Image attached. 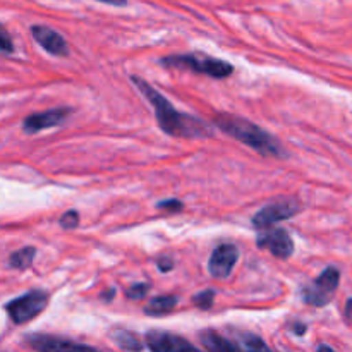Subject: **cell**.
Returning a JSON list of instances; mask_svg holds the SVG:
<instances>
[{
  "instance_id": "6da1fadb",
  "label": "cell",
  "mask_w": 352,
  "mask_h": 352,
  "mask_svg": "<svg viewBox=\"0 0 352 352\" xmlns=\"http://www.w3.org/2000/svg\"><path fill=\"white\" fill-rule=\"evenodd\" d=\"M131 81H133L134 86L140 88V91L143 93V95L146 96L148 102L153 105L158 126H160V129L164 131V133L177 138L212 136V129H210L205 122H201V120L196 119V117L177 112V110L170 105V102H168L164 95H160L153 86L148 85L146 81H143V79L138 78V76H133Z\"/></svg>"
},
{
  "instance_id": "7a4b0ae2",
  "label": "cell",
  "mask_w": 352,
  "mask_h": 352,
  "mask_svg": "<svg viewBox=\"0 0 352 352\" xmlns=\"http://www.w3.org/2000/svg\"><path fill=\"white\" fill-rule=\"evenodd\" d=\"M213 122L220 131L244 143L246 146L253 148L258 153L267 155V157H284V148L278 143V140H275L272 134H268L267 131L250 122L248 119L230 116V113H219L215 116Z\"/></svg>"
},
{
  "instance_id": "3957f363",
  "label": "cell",
  "mask_w": 352,
  "mask_h": 352,
  "mask_svg": "<svg viewBox=\"0 0 352 352\" xmlns=\"http://www.w3.org/2000/svg\"><path fill=\"white\" fill-rule=\"evenodd\" d=\"M165 65L181 69H191V71L201 72V74L212 76V78H227L234 72V67L226 60L213 58L206 54H188L177 55V57L164 58Z\"/></svg>"
},
{
  "instance_id": "277c9868",
  "label": "cell",
  "mask_w": 352,
  "mask_h": 352,
  "mask_svg": "<svg viewBox=\"0 0 352 352\" xmlns=\"http://www.w3.org/2000/svg\"><path fill=\"white\" fill-rule=\"evenodd\" d=\"M48 305V294L45 291H30L21 298L14 299L6 306L10 320L17 325L36 318Z\"/></svg>"
},
{
  "instance_id": "5b68a950",
  "label": "cell",
  "mask_w": 352,
  "mask_h": 352,
  "mask_svg": "<svg viewBox=\"0 0 352 352\" xmlns=\"http://www.w3.org/2000/svg\"><path fill=\"white\" fill-rule=\"evenodd\" d=\"M340 274L336 267H329L322 272L318 278L311 285L302 289V298L308 305L313 306H325L329 305L330 299L336 294L339 287Z\"/></svg>"
},
{
  "instance_id": "8992f818",
  "label": "cell",
  "mask_w": 352,
  "mask_h": 352,
  "mask_svg": "<svg viewBox=\"0 0 352 352\" xmlns=\"http://www.w3.org/2000/svg\"><path fill=\"white\" fill-rule=\"evenodd\" d=\"M299 212V203L294 199H282V201H275L261 208L256 215L253 217V226L256 229H268V227L275 226V223L287 220L294 217Z\"/></svg>"
},
{
  "instance_id": "52a82bcc",
  "label": "cell",
  "mask_w": 352,
  "mask_h": 352,
  "mask_svg": "<svg viewBox=\"0 0 352 352\" xmlns=\"http://www.w3.org/2000/svg\"><path fill=\"white\" fill-rule=\"evenodd\" d=\"M239 260V250L234 244H222L212 253L208 261V270L212 277L215 278H227L232 274Z\"/></svg>"
},
{
  "instance_id": "ba28073f",
  "label": "cell",
  "mask_w": 352,
  "mask_h": 352,
  "mask_svg": "<svg viewBox=\"0 0 352 352\" xmlns=\"http://www.w3.org/2000/svg\"><path fill=\"white\" fill-rule=\"evenodd\" d=\"M258 248L261 250H268L274 256L280 258V260H287L292 253H294V243L292 237L285 232L284 229H272L268 232H263L258 237Z\"/></svg>"
},
{
  "instance_id": "9c48e42d",
  "label": "cell",
  "mask_w": 352,
  "mask_h": 352,
  "mask_svg": "<svg viewBox=\"0 0 352 352\" xmlns=\"http://www.w3.org/2000/svg\"><path fill=\"white\" fill-rule=\"evenodd\" d=\"M146 344L151 352H201L182 337L158 330L146 333Z\"/></svg>"
},
{
  "instance_id": "30bf717a",
  "label": "cell",
  "mask_w": 352,
  "mask_h": 352,
  "mask_svg": "<svg viewBox=\"0 0 352 352\" xmlns=\"http://www.w3.org/2000/svg\"><path fill=\"white\" fill-rule=\"evenodd\" d=\"M71 113L69 109H52V110H45V112L40 113H33V116L26 117L23 122V129L26 133L33 134L38 133V131L48 129V127H55L60 126L67 116Z\"/></svg>"
},
{
  "instance_id": "8fae6325",
  "label": "cell",
  "mask_w": 352,
  "mask_h": 352,
  "mask_svg": "<svg viewBox=\"0 0 352 352\" xmlns=\"http://www.w3.org/2000/svg\"><path fill=\"white\" fill-rule=\"evenodd\" d=\"M31 34H33V38L36 40V43L40 45L43 50H47L48 54L57 55V57H64V55H67L69 52L67 43H65L64 38H62L57 31L52 30V28L41 26V24H34V26L31 28Z\"/></svg>"
},
{
  "instance_id": "7c38bea8",
  "label": "cell",
  "mask_w": 352,
  "mask_h": 352,
  "mask_svg": "<svg viewBox=\"0 0 352 352\" xmlns=\"http://www.w3.org/2000/svg\"><path fill=\"white\" fill-rule=\"evenodd\" d=\"M28 344L36 352H86V346L52 336H30Z\"/></svg>"
},
{
  "instance_id": "4fadbf2b",
  "label": "cell",
  "mask_w": 352,
  "mask_h": 352,
  "mask_svg": "<svg viewBox=\"0 0 352 352\" xmlns=\"http://www.w3.org/2000/svg\"><path fill=\"white\" fill-rule=\"evenodd\" d=\"M175 306H177V298L175 296H158V298H153L144 306V313L150 316L167 315Z\"/></svg>"
},
{
  "instance_id": "5bb4252c",
  "label": "cell",
  "mask_w": 352,
  "mask_h": 352,
  "mask_svg": "<svg viewBox=\"0 0 352 352\" xmlns=\"http://www.w3.org/2000/svg\"><path fill=\"white\" fill-rule=\"evenodd\" d=\"M112 339H113V342L120 347V349H124L127 352H140L141 349H143V344H141V340L138 339L133 332H129V330H126V329L113 330Z\"/></svg>"
},
{
  "instance_id": "9a60e30c",
  "label": "cell",
  "mask_w": 352,
  "mask_h": 352,
  "mask_svg": "<svg viewBox=\"0 0 352 352\" xmlns=\"http://www.w3.org/2000/svg\"><path fill=\"white\" fill-rule=\"evenodd\" d=\"M201 342L208 352H237L223 337L212 332V330H206L201 333Z\"/></svg>"
},
{
  "instance_id": "2e32d148",
  "label": "cell",
  "mask_w": 352,
  "mask_h": 352,
  "mask_svg": "<svg viewBox=\"0 0 352 352\" xmlns=\"http://www.w3.org/2000/svg\"><path fill=\"white\" fill-rule=\"evenodd\" d=\"M237 347L243 352H272L270 347L254 333H239L237 336Z\"/></svg>"
},
{
  "instance_id": "e0dca14e",
  "label": "cell",
  "mask_w": 352,
  "mask_h": 352,
  "mask_svg": "<svg viewBox=\"0 0 352 352\" xmlns=\"http://www.w3.org/2000/svg\"><path fill=\"white\" fill-rule=\"evenodd\" d=\"M34 254H36V250L31 246L23 248V250L16 251V253L10 254L9 258V265L16 270H24V268L30 267L34 260Z\"/></svg>"
},
{
  "instance_id": "ac0fdd59",
  "label": "cell",
  "mask_w": 352,
  "mask_h": 352,
  "mask_svg": "<svg viewBox=\"0 0 352 352\" xmlns=\"http://www.w3.org/2000/svg\"><path fill=\"white\" fill-rule=\"evenodd\" d=\"M213 298H215V292H213V291H203V292H199V294H196L192 301H195V305L198 306V308L208 309L210 306L213 305Z\"/></svg>"
},
{
  "instance_id": "d6986e66",
  "label": "cell",
  "mask_w": 352,
  "mask_h": 352,
  "mask_svg": "<svg viewBox=\"0 0 352 352\" xmlns=\"http://www.w3.org/2000/svg\"><path fill=\"white\" fill-rule=\"evenodd\" d=\"M0 52L2 54H12L14 52V43L12 38H10L9 31L0 24Z\"/></svg>"
},
{
  "instance_id": "ffe728a7",
  "label": "cell",
  "mask_w": 352,
  "mask_h": 352,
  "mask_svg": "<svg viewBox=\"0 0 352 352\" xmlns=\"http://www.w3.org/2000/svg\"><path fill=\"white\" fill-rule=\"evenodd\" d=\"M60 227H64V229H76V227L79 226V213L74 212V210H71V212H65L64 215L60 217Z\"/></svg>"
},
{
  "instance_id": "44dd1931",
  "label": "cell",
  "mask_w": 352,
  "mask_h": 352,
  "mask_svg": "<svg viewBox=\"0 0 352 352\" xmlns=\"http://www.w3.org/2000/svg\"><path fill=\"white\" fill-rule=\"evenodd\" d=\"M148 291H150V285L148 284H134L133 287L127 291V298L129 299H143L144 296L148 294Z\"/></svg>"
},
{
  "instance_id": "7402d4cb",
  "label": "cell",
  "mask_w": 352,
  "mask_h": 352,
  "mask_svg": "<svg viewBox=\"0 0 352 352\" xmlns=\"http://www.w3.org/2000/svg\"><path fill=\"white\" fill-rule=\"evenodd\" d=\"M158 208L172 210V212H177V210L182 208V203L177 201V199H167V201L158 203Z\"/></svg>"
},
{
  "instance_id": "603a6c76",
  "label": "cell",
  "mask_w": 352,
  "mask_h": 352,
  "mask_svg": "<svg viewBox=\"0 0 352 352\" xmlns=\"http://www.w3.org/2000/svg\"><path fill=\"white\" fill-rule=\"evenodd\" d=\"M172 267H174V263H172V261L168 260V258H162V260L158 261V268H160L162 272L172 270Z\"/></svg>"
},
{
  "instance_id": "cb8c5ba5",
  "label": "cell",
  "mask_w": 352,
  "mask_h": 352,
  "mask_svg": "<svg viewBox=\"0 0 352 352\" xmlns=\"http://www.w3.org/2000/svg\"><path fill=\"white\" fill-rule=\"evenodd\" d=\"M96 2H103V3H109V6H116V7H124L127 3V0H96Z\"/></svg>"
},
{
  "instance_id": "d4e9b609",
  "label": "cell",
  "mask_w": 352,
  "mask_h": 352,
  "mask_svg": "<svg viewBox=\"0 0 352 352\" xmlns=\"http://www.w3.org/2000/svg\"><path fill=\"white\" fill-rule=\"evenodd\" d=\"M346 318L352 323V298L347 299L346 302Z\"/></svg>"
},
{
  "instance_id": "484cf974",
  "label": "cell",
  "mask_w": 352,
  "mask_h": 352,
  "mask_svg": "<svg viewBox=\"0 0 352 352\" xmlns=\"http://www.w3.org/2000/svg\"><path fill=\"white\" fill-rule=\"evenodd\" d=\"M113 294H116V291H113V289H110L109 292H103V294H102V299H112V298H113Z\"/></svg>"
},
{
  "instance_id": "4316f807",
  "label": "cell",
  "mask_w": 352,
  "mask_h": 352,
  "mask_svg": "<svg viewBox=\"0 0 352 352\" xmlns=\"http://www.w3.org/2000/svg\"><path fill=\"white\" fill-rule=\"evenodd\" d=\"M316 352H336V351H333L332 347H329V346H320L318 351H316Z\"/></svg>"
},
{
  "instance_id": "83f0119b",
  "label": "cell",
  "mask_w": 352,
  "mask_h": 352,
  "mask_svg": "<svg viewBox=\"0 0 352 352\" xmlns=\"http://www.w3.org/2000/svg\"><path fill=\"white\" fill-rule=\"evenodd\" d=\"M86 352H100V351H96V349H91V347H88V346H86Z\"/></svg>"
}]
</instances>
